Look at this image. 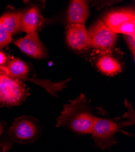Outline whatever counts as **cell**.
<instances>
[{
	"mask_svg": "<svg viewBox=\"0 0 135 152\" xmlns=\"http://www.w3.org/2000/svg\"><path fill=\"white\" fill-rule=\"evenodd\" d=\"M28 96V89L22 81L10 76L6 66L0 68V105L17 106Z\"/></svg>",
	"mask_w": 135,
	"mask_h": 152,
	"instance_id": "2",
	"label": "cell"
},
{
	"mask_svg": "<svg viewBox=\"0 0 135 152\" xmlns=\"http://www.w3.org/2000/svg\"><path fill=\"white\" fill-rule=\"evenodd\" d=\"M25 80L29 81L38 85L43 88L44 90H45L51 94L56 96L58 92L62 91L66 87L67 83L70 80V79L59 82H52L48 80L36 79L34 78H27Z\"/></svg>",
	"mask_w": 135,
	"mask_h": 152,
	"instance_id": "14",
	"label": "cell"
},
{
	"mask_svg": "<svg viewBox=\"0 0 135 152\" xmlns=\"http://www.w3.org/2000/svg\"><path fill=\"white\" fill-rule=\"evenodd\" d=\"M21 12H7L0 17V29L12 34L21 31Z\"/></svg>",
	"mask_w": 135,
	"mask_h": 152,
	"instance_id": "12",
	"label": "cell"
},
{
	"mask_svg": "<svg viewBox=\"0 0 135 152\" xmlns=\"http://www.w3.org/2000/svg\"><path fill=\"white\" fill-rule=\"evenodd\" d=\"M8 61L6 54L1 50H0V68L6 66Z\"/></svg>",
	"mask_w": 135,
	"mask_h": 152,
	"instance_id": "17",
	"label": "cell"
},
{
	"mask_svg": "<svg viewBox=\"0 0 135 152\" xmlns=\"http://www.w3.org/2000/svg\"><path fill=\"white\" fill-rule=\"evenodd\" d=\"M12 35L0 29V49L9 45L12 42Z\"/></svg>",
	"mask_w": 135,
	"mask_h": 152,
	"instance_id": "15",
	"label": "cell"
},
{
	"mask_svg": "<svg viewBox=\"0 0 135 152\" xmlns=\"http://www.w3.org/2000/svg\"><path fill=\"white\" fill-rule=\"evenodd\" d=\"M66 33L67 42L73 50L84 52L92 48L89 32L84 25L69 24L66 27Z\"/></svg>",
	"mask_w": 135,
	"mask_h": 152,
	"instance_id": "6",
	"label": "cell"
},
{
	"mask_svg": "<svg viewBox=\"0 0 135 152\" xmlns=\"http://www.w3.org/2000/svg\"><path fill=\"white\" fill-rule=\"evenodd\" d=\"M14 43L23 53L32 58L43 59L48 56L47 49L41 41L38 32L27 34L24 37L15 40Z\"/></svg>",
	"mask_w": 135,
	"mask_h": 152,
	"instance_id": "8",
	"label": "cell"
},
{
	"mask_svg": "<svg viewBox=\"0 0 135 152\" xmlns=\"http://www.w3.org/2000/svg\"><path fill=\"white\" fill-rule=\"evenodd\" d=\"M121 126L111 119L96 116L91 133L96 144L103 149L111 147L116 142L115 135Z\"/></svg>",
	"mask_w": 135,
	"mask_h": 152,
	"instance_id": "4",
	"label": "cell"
},
{
	"mask_svg": "<svg viewBox=\"0 0 135 152\" xmlns=\"http://www.w3.org/2000/svg\"><path fill=\"white\" fill-rule=\"evenodd\" d=\"M84 94L63 105L56 126L80 134H91L95 119Z\"/></svg>",
	"mask_w": 135,
	"mask_h": 152,
	"instance_id": "1",
	"label": "cell"
},
{
	"mask_svg": "<svg viewBox=\"0 0 135 152\" xmlns=\"http://www.w3.org/2000/svg\"><path fill=\"white\" fill-rule=\"evenodd\" d=\"M112 50L97 51L98 54L95 58V65L97 69L107 76L117 75L122 71L121 63L113 54Z\"/></svg>",
	"mask_w": 135,
	"mask_h": 152,
	"instance_id": "9",
	"label": "cell"
},
{
	"mask_svg": "<svg viewBox=\"0 0 135 152\" xmlns=\"http://www.w3.org/2000/svg\"><path fill=\"white\" fill-rule=\"evenodd\" d=\"M103 22L113 32L135 37V12L133 8H124L110 11Z\"/></svg>",
	"mask_w": 135,
	"mask_h": 152,
	"instance_id": "3",
	"label": "cell"
},
{
	"mask_svg": "<svg viewBox=\"0 0 135 152\" xmlns=\"http://www.w3.org/2000/svg\"><path fill=\"white\" fill-rule=\"evenodd\" d=\"M41 21L42 16L40 9L36 6L29 7L21 12V31L27 34L37 32Z\"/></svg>",
	"mask_w": 135,
	"mask_h": 152,
	"instance_id": "11",
	"label": "cell"
},
{
	"mask_svg": "<svg viewBox=\"0 0 135 152\" xmlns=\"http://www.w3.org/2000/svg\"><path fill=\"white\" fill-rule=\"evenodd\" d=\"M3 132V125L0 123V136H1Z\"/></svg>",
	"mask_w": 135,
	"mask_h": 152,
	"instance_id": "18",
	"label": "cell"
},
{
	"mask_svg": "<svg viewBox=\"0 0 135 152\" xmlns=\"http://www.w3.org/2000/svg\"><path fill=\"white\" fill-rule=\"evenodd\" d=\"M92 48L97 51H110L114 48L117 34L110 30L102 20L97 21L89 30Z\"/></svg>",
	"mask_w": 135,
	"mask_h": 152,
	"instance_id": "5",
	"label": "cell"
},
{
	"mask_svg": "<svg viewBox=\"0 0 135 152\" xmlns=\"http://www.w3.org/2000/svg\"><path fill=\"white\" fill-rule=\"evenodd\" d=\"M124 39L127 42V45L130 50L132 54V56L133 57V60H134V55H135V37L126 35H124Z\"/></svg>",
	"mask_w": 135,
	"mask_h": 152,
	"instance_id": "16",
	"label": "cell"
},
{
	"mask_svg": "<svg viewBox=\"0 0 135 152\" xmlns=\"http://www.w3.org/2000/svg\"><path fill=\"white\" fill-rule=\"evenodd\" d=\"M89 15V2L84 0H74L70 3L68 10L69 24H85Z\"/></svg>",
	"mask_w": 135,
	"mask_h": 152,
	"instance_id": "10",
	"label": "cell"
},
{
	"mask_svg": "<svg viewBox=\"0 0 135 152\" xmlns=\"http://www.w3.org/2000/svg\"><path fill=\"white\" fill-rule=\"evenodd\" d=\"M8 74L11 77L25 80L28 78L30 68L27 63L19 58H15L8 61L6 65Z\"/></svg>",
	"mask_w": 135,
	"mask_h": 152,
	"instance_id": "13",
	"label": "cell"
},
{
	"mask_svg": "<svg viewBox=\"0 0 135 152\" xmlns=\"http://www.w3.org/2000/svg\"><path fill=\"white\" fill-rule=\"evenodd\" d=\"M38 132V126L29 116H22L15 120L9 129L12 139L18 142H27L34 139Z\"/></svg>",
	"mask_w": 135,
	"mask_h": 152,
	"instance_id": "7",
	"label": "cell"
}]
</instances>
